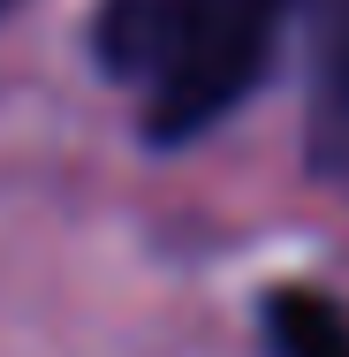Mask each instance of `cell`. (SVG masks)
<instances>
[{"label": "cell", "mask_w": 349, "mask_h": 357, "mask_svg": "<svg viewBox=\"0 0 349 357\" xmlns=\"http://www.w3.org/2000/svg\"><path fill=\"white\" fill-rule=\"evenodd\" d=\"M266 350L274 357H349V312L319 289L266 296Z\"/></svg>", "instance_id": "cell-3"}, {"label": "cell", "mask_w": 349, "mask_h": 357, "mask_svg": "<svg viewBox=\"0 0 349 357\" xmlns=\"http://www.w3.org/2000/svg\"><path fill=\"white\" fill-rule=\"evenodd\" d=\"M311 175L349 198V0L319 15V61H311V122H304Z\"/></svg>", "instance_id": "cell-2"}, {"label": "cell", "mask_w": 349, "mask_h": 357, "mask_svg": "<svg viewBox=\"0 0 349 357\" xmlns=\"http://www.w3.org/2000/svg\"><path fill=\"white\" fill-rule=\"evenodd\" d=\"M296 0H99L91 54L137 99L152 144H190L274 69Z\"/></svg>", "instance_id": "cell-1"}, {"label": "cell", "mask_w": 349, "mask_h": 357, "mask_svg": "<svg viewBox=\"0 0 349 357\" xmlns=\"http://www.w3.org/2000/svg\"><path fill=\"white\" fill-rule=\"evenodd\" d=\"M0 8H8V0H0Z\"/></svg>", "instance_id": "cell-4"}]
</instances>
